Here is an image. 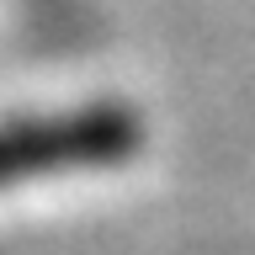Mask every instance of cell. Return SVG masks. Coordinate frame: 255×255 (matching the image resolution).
Here are the masks:
<instances>
[{
	"label": "cell",
	"instance_id": "6da1fadb",
	"mask_svg": "<svg viewBox=\"0 0 255 255\" xmlns=\"http://www.w3.org/2000/svg\"><path fill=\"white\" fill-rule=\"evenodd\" d=\"M138 143L133 123L123 112H91V117H69V123H43L21 128L0 138V186L27 181L43 170H69V165H91V159H117Z\"/></svg>",
	"mask_w": 255,
	"mask_h": 255
}]
</instances>
